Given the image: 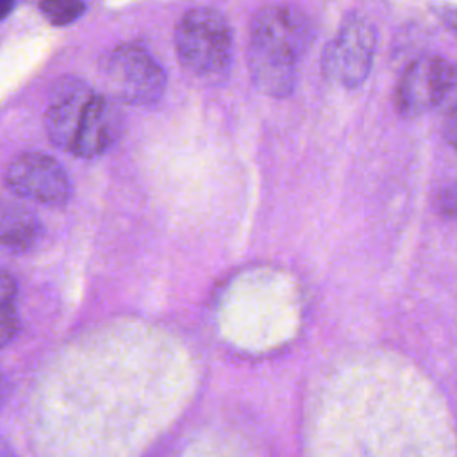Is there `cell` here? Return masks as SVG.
Here are the masks:
<instances>
[{
	"mask_svg": "<svg viewBox=\"0 0 457 457\" xmlns=\"http://www.w3.org/2000/svg\"><path fill=\"white\" fill-rule=\"evenodd\" d=\"M14 5V0H0V20H4Z\"/></svg>",
	"mask_w": 457,
	"mask_h": 457,
	"instance_id": "14",
	"label": "cell"
},
{
	"mask_svg": "<svg viewBox=\"0 0 457 457\" xmlns=\"http://www.w3.org/2000/svg\"><path fill=\"white\" fill-rule=\"evenodd\" d=\"M123 132V116L118 104L105 95L93 93L82 112L70 152L93 159L111 150Z\"/></svg>",
	"mask_w": 457,
	"mask_h": 457,
	"instance_id": "7",
	"label": "cell"
},
{
	"mask_svg": "<svg viewBox=\"0 0 457 457\" xmlns=\"http://www.w3.org/2000/svg\"><path fill=\"white\" fill-rule=\"evenodd\" d=\"M175 48L186 71L200 80L218 82L232 64L230 25L216 9H189L177 23Z\"/></svg>",
	"mask_w": 457,
	"mask_h": 457,
	"instance_id": "2",
	"label": "cell"
},
{
	"mask_svg": "<svg viewBox=\"0 0 457 457\" xmlns=\"http://www.w3.org/2000/svg\"><path fill=\"white\" fill-rule=\"evenodd\" d=\"M39 9L43 16L54 25H68L82 16L84 0H41Z\"/></svg>",
	"mask_w": 457,
	"mask_h": 457,
	"instance_id": "10",
	"label": "cell"
},
{
	"mask_svg": "<svg viewBox=\"0 0 457 457\" xmlns=\"http://www.w3.org/2000/svg\"><path fill=\"white\" fill-rule=\"evenodd\" d=\"M309 41L307 23L284 5L257 12L250 29L248 68L253 86L266 96L286 98L296 84V66Z\"/></svg>",
	"mask_w": 457,
	"mask_h": 457,
	"instance_id": "1",
	"label": "cell"
},
{
	"mask_svg": "<svg viewBox=\"0 0 457 457\" xmlns=\"http://www.w3.org/2000/svg\"><path fill=\"white\" fill-rule=\"evenodd\" d=\"M100 71L109 96L136 107L155 105L168 84L162 66L148 50L134 43H123L107 52L100 62Z\"/></svg>",
	"mask_w": 457,
	"mask_h": 457,
	"instance_id": "3",
	"label": "cell"
},
{
	"mask_svg": "<svg viewBox=\"0 0 457 457\" xmlns=\"http://www.w3.org/2000/svg\"><path fill=\"white\" fill-rule=\"evenodd\" d=\"M39 236L41 223L27 207L0 200V253H23Z\"/></svg>",
	"mask_w": 457,
	"mask_h": 457,
	"instance_id": "9",
	"label": "cell"
},
{
	"mask_svg": "<svg viewBox=\"0 0 457 457\" xmlns=\"http://www.w3.org/2000/svg\"><path fill=\"white\" fill-rule=\"evenodd\" d=\"M437 205H439V212L445 214L446 218L453 216V209H455V191L453 186L443 187V191L437 196Z\"/></svg>",
	"mask_w": 457,
	"mask_h": 457,
	"instance_id": "13",
	"label": "cell"
},
{
	"mask_svg": "<svg viewBox=\"0 0 457 457\" xmlns=\"http://www.w3.org/2000/svg\"><path fill=\"white\" fill-rule=\"evenodd\" d=\"M455 84L453 66L437 55L412 61L402 73L395 105L405 118L421 116L441 105Z\"/></svg>",
	"mask_w": 457,
	"mask_h": 457,
	"instance_id": "5",
	"label": "cell"
},
{
	"mask_svg": "<svg viewBox=\"0 0 457 457\" xmlns=\"http://www.w3.org/2000/svg\"><path fill=\"white\" fill-rule=\"evenodd\" d=\"M16 289L18 287H16L14 278L7 271L0 270V305L11 303L12 298L16 296Z\"/></svg>",
	"mask_w": 457,
	"mask_h": 457,
	"instance_id": "12",
	"label": "cell"
},
{
	"mask_svg": "<svg viewBox=\"0 0 457 457\" xmlns=\"http://www.w3.org/2000/svg\"><path fill=\"white\" fill-rule=\"evenodd\" d=\"M20 320L16 309L11 303L0 305V348L9 345L12 337L18 334Z\"/></svg>",
	"mask_w": 457,
	"mask_h": 457,
	"instance_id": "11",
	"label": "cell"
},
{
	"mask_svg": "<svg viewBox=\"0 0 457 457\" xmlns=\"http://www.w3.org/2000/svg\"><path fill=\"white\" fill-rule=\"evenodd\" d=\"M5 184L16 196L50 207L64 205L71 193L66 170L43 152H25L14 157L7 168Z\"/></svg>",
	"mask_w": 457,
	"mask_h": 457,
	"instance_id": "6",
	"label": "cell"
},
{
	"mask_svg": "<svg viewBox=\"0 0 457 457\" xmlns=\"http://www.w3.org/2000/svg\"><path fill=\"white\" fill-rule=\"evenodd\" d=\"M95 91L77 77L59 79L50 93L45 112V130L50 143L70 152L87 100Z\"/></svg>",
	"mask_w": 457,
	"mask_h": 457,
	"instance_id": "8",
	"label": "cell"
},
{
	"mask_svg": "<svg viewBox=\"0 0 457 457\" xmlns=\"http://www.w3.org/2000/svg\"><path fill=\"white\" fill-rule=\"evenodd\" d=\"M377 34L371 21L353 14L343 21L321 57L323 75L345 87H359L373 62Z\"/></svg>",
	"mask_w": 457,
	"mask_h": 457,
	"instance_id": "4",
	"label": "cell"
}]
</instances>
